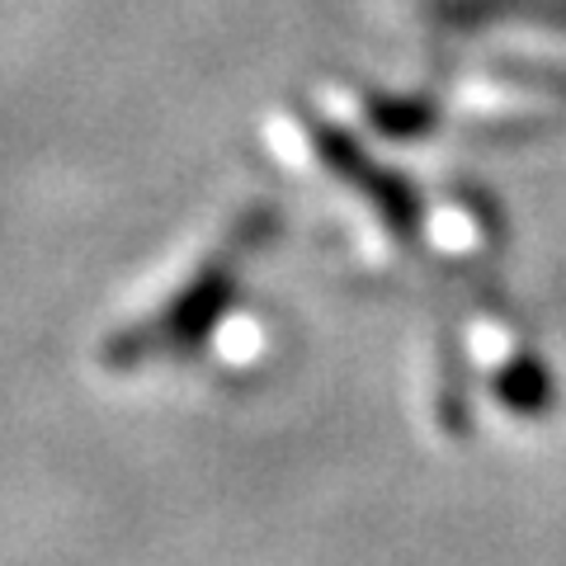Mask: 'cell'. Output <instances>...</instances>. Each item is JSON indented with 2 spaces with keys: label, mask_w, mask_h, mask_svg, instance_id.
Wrapping results in <instances>:
<instances>
[{
  "label": "cell",
  "mask_w": 566,
  "mask_h": 566,
  "mask_svg": "<svg viewBox=\"0 0 566 566\" xmlns=\"http://www.w3.org/2000/svg\"><path fill=\"white\" fill-rule=\"evenodd\" d=\"M237 297V251H227L218 260H208V270L175 293V303L156 316V322L137 326L128 335H118L109 345V364H142L151 354H189L199 349L212 326L232 312Z\"/></svg>",
  "instance_id": "6da1fadb"
},
{
  "label": "cell",
  "mask_w": 566,
  "mask_h": 566,
  "mask_svg": "<svg viewBox=\"0 0 566 566\" xmlns=\"http://www.w3.org/2000/svg\"><path fill=\"white\" fill-rule=\"evenodd\" d=\"M312 137H316V156H322V161H326L335 175H340V180H349L354 189H359L364 199L382 212L387 227H392L401 241H411V237L420 232V199H416L411 185L397 180L392 170L374 166V161H368V156L359 151V142H354L349 133H340V128L312 123Z\"/></svg>",
  "instance_id": "7a4b0ae2"
},
{
  "label": "cell",
  "mask_w": 566,
  "mask_h": 566,
  "mask_svg": "<svg viewBox=\"0 0 566 566\" xmlns=\"http://www.w3.org/2000/svg\"><path fill=\"white\" fill-rule=\"evenodd\" d=\"M495 392H501V401L510 406V411L543 416L547 406H553V378H547V368L538 359H515L510 368H501Z\"/></svg>",
  "instance_id": "3957f363"
}]
</instances>
